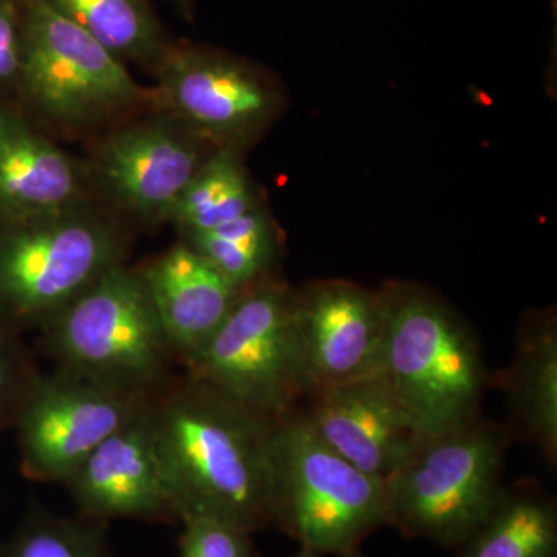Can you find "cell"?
Returning <instances> with one entry per match:
<instances>
[{
  "mask_svg": "<svg viewBox=\"0 0 557 557\" xmlns=\"http://www.w3.org/2000/svg\"><path fill=\"white\" fill-rule=\"evenodd\" d=\"M149 413L175 518L273 525L274 423L188 375L156 392Z\"/></svg>",
  "mask_w": 557,
  "mask_h": 557,
  "instance_id": "6da1fadb",
  "label": "cell"
},
{
  "mask_svg": "<svg viewBox=\"0 0 557 557\" xmlns=\"http://www.w3.org/2000/svg\"><path fill=\"white\" fill-rule=\"evenodd\" d=\"M381 295V373L418 434H442L480 417L490 375L467 322L421 285L392 282Z\"/></svg>",
  "mask_w": 557,
  "mask_h": 557,
  "instance_id": "7a4b0ae2",
  "label": "cell"
},
{
  "mask_svg": "<svg viewBox=\"0 0 557 557\" xmlns=\"http://www.w3.org/2000/svg\"><path fill=\"white\" fill-rule=\"evenodd\" d=\"M507 424L482 416L421 435L384 482L387 525L456 549L490 515L505 487Z\"/></svg>",
  "mask_w": 557,
  "mask_h": 557,
  "instance_id": "3957f363",
  "label": "cell"
},
{
  "mask_svg": "<svg viewBox=\"0 0 557 557\" xmlns=\"http://www.w3.org/2000/svg\"><path fill=\"white\" fill-rule=\"evenodd\" d=\"M58 369L152 397L170 381L175 357L141 271L123 262L106 271L46 325Z\"/></svg>",
  "mask_w": 557,
  "mask_h": 557,
  "instance_id": "277c9868",
  "label": "cell"
},
{
  "mask_svg": "<svg viewBox=\"0 0 557 557\" xmlns=\"http://www.w3.org/2000/svg\"><path fill=\"white\" fill-rule=\"evenodd\" d=\"M185 375L271 423L306 398L296 292L269 276L242 289L203 346L183 361Z\"/></svg>",
  "mask_w": 557,
  "mask_h": 557,
  "instance_id": "5b68a950",
  "label": "cell"
},
{
  "mask_svg": "<svg viewBox=\"0 0 557 557\" xmlns=\"http://www.w3.org/2000/svg\"><path fill=\"white\" fill-rule=\"evenodd\" d=\"M273 458V525L300 547L344 557L387 525L383 480L330 449L300 408L274 423Z\"/></svg>",
  "mask_w": 557,
  "mask_h": 557,
  "instance_id": "8992f818",
  "label": "cell"
},
{
  "mask_svg": "<svg viewBox=\"0 0 557 557\" xmlns=\"http://www.w3.org/2000/svg\"><path fill=\"white\" fill-rule=\"evenodd\" d=\"M123 240L89 212L2 223L0 324L11 330L46 325L112 267L123 262Z\"/></svg>",
  "mask_w": 557,
  "mask_h": 557,
  "instance_id": "52a82bcc",
  "label": "cell"
},
{
  "mask_svg": "<svg viewBox=\"0 0 557 557\" xmlns=\"http://www.w3.org/2000/svg\"><path fill=\"white\" fill-rule=\"evenodd\" d=\"M22 33L20 81L49 119L83 126L156 100L120 58L44 0H24Z\"/></svg>",
  "mask_w": 557,
  "mask_h": 557,
  "instance_id": "ba28073f",
  "label": "cell"
},
{
  "mask_svg": "<svg viewBox=\"0 0 557 557\" xmlns=\"http://www.w3.org/2000/svg\"><path fill=\"white\" fill-rule=\"evenodd\" d=\"M149 399L61 369L40 373L14 424L22 474L33 482L64 483Z\"/></svg>",
  "mask_w": 557,
  "mask_h": 557,
  "instance_id": "9c48e42d",
  "label": "cell"
},
{
  "mask_svg": "<svg viewBox=\"0 0 557 557\" xmlns=\"http://www.w3.org/2000/svg\"><path fill=\"white\" fill-rule=\"evenodd\" d=\"M156 69V100L186 129L222 148L247 145L278 110L277 91L265 76L225 51L170 44Z\"/></svg>",
  "mask_w": 557,
  "mask_h": 557,
  "instance_id": "30bf717a",
  "label": "cell"
},
{
  "mask_svg": "<svg viewBox=\"0 0 557 557\" xmlns=\"http://www.w3.org/2000/svg\"><path fill=\"white\" fill-rule=\"evenodd\" d=\"M306 401L321 388L383 370L384 306L381 289L348 281H319L296 292Z\"/></svg>",
  "mask_w": 557,
  "mask_h": 557,
  "instance_id": "8fae6325",
  "label": "cell"
},
{
  "mask_svg": "<svg viewBox=\"0 0 557 557\" xmlns=\"http://www.w3.org/2000/svg\"><path fill=\"white\" fill-rule=\"evenodd\" d=\"M300 409L330 449L384 480L421 437L383 373L314 392Z\"/></svg>",
  "mask_w": 557,
  "mask_h": 557,
  "instance_id": "7c38bea8",
  "label": "cell"
},
{
  "mask_svg": "<svg viewBox=\"0 0 557 557\" xmlns=\"http://www.w3.org/2000/svg\"><path fill=\"white\" fill-rule=\"evenodd\" d=\"M84 518L177 519L164 479L149 401L65 480Z\"/></svg>",
  "mask_w": 557,
  "mask_h": 557,
  "instance_id": "4fadbf2b",
  "label": "cell"
},
{
  "mask_svg": "<svg viewBox=\"0 0 557 557\" xmlns=\"http://www.w3.org/2000/svg\"><path fill=\"white\" fill-rule=\"evenodd\" d=\"M203 161L188 135L150 121L127 127L106 143L100 174L113 197L135 214L170 219Z\"/></svg>",
  "mask_w": 557,
  "mask_h": 557,
  "instance_id": "5bb4252c",
  "label": "cell"
},
{
  "mask_svg": "<svg viewBox=\"0 0 557 557\" xmlns=\"http://www.w3.org/2000/svg\"><path fill=\"white\" fill-rule=\"evenodd\" d=\"M141 276L182 362L207 343L242 293L186 242L149 263Z\"/></svg>",
  "mask_w": 557,
  "mask_h": 557,
  "instance_id": "9a60e30c",
  "label": "cell"
},
{
  "mask_svg": "<svg viewBox=\"0 0 557 557\" xmlns=\"http://www.w3.org/2000/svg\"><path fill=\"white\" fill-rule=\"evenodd\" d=\"M512 438L536 448L557 465V319L534 311L520 321L515 358L500 376Z\"/></svg>",
  "mask_w": 557,
  "mask_h": 557,
  "instance_id": "2e32d148",
  "label": "cell"
},
{
  "mask_svg": "<svg viewBox=\"0 0 557 557\" xmlns=\"http://www.w3.org/2000/svg\"><path fill=\"white\" fill-rule=\"evenodd\" d=\"M78 168L24 121L3 113L0 124V222L46 218L75 207Z\"/></svg>",
  "mask_w": 557,
  "mask_h": 557,
  "instance_id": "e0dca14e",
  "label": "cell"
},
{
  "mask_svg": "<svg viewBox=\"0 0 557 557\" xmlns=\"http://www.w3.org/2000/svg\"><path fill=\"white\" fill-rule=\"evenodd\" d=\"M456 557H557V500L539 480L505 485Z\"/></svg>",
  "mask_w": 557,
  "mask_h": 557,
  "instance_id": "ac0fdd59",
  "label": "cell"
},
{
  "mask_svg": "<svg viewBox=\"0 0 557 557\" xmlns=\"http://www.w3.org/2000/svg\"><path fill=\"white\" fill-rule=\"evenodd\" d=\"M121 61L153 64L170 46L149 0H44Z\"/></svg>",
  "mask_w": 557,
  "mask_h": 557,
  "instance_id": "d6986e66",
  "label": "cell"
},
{
  "mask_svg": "<svg viewBox=\"0 0 557 557\" xmlns=\"http://www.w3.org/2000/svg\"><path fill=\"white\" fill-rule=\"evenodd\" d=\"M256 208L237 149L220 148L205 160L171 212L186 236L218 228Z\"/></svg>",
  "mask_w": 557,
  "mask_h": 557,
  "instance_id": "ffe728a7",
  "label": "cell"
},
{
  "mask_svg": "<svg viewBox=\"0 0 557 557\" xmlns=\"http://www.w3.org/2000/svg\"><path fill=\"white\" fill-rule=\"evenodd\" d=\"M186 244L237 288L273 276L277 236L269 215L258 207L218 228L186 236Z\"/></svg>",
  "mask_w": 557,
  "mask_h": 557,
  "instance_id": "44dd1931",
  "label": "cell"
},
{
  "mask_svg": "<svg viewBox=\"0 0 557 557\" xmlns=\"http://www.w3.org/2000/svg\"><path fill=\"white\" fill-rule=\"evenodd\" d=\"M9 557H113L100 520L40 512L14 541Z\"/></svg>",
  "mask_w": 557,
  "mask_h": 557,
  "instance_id": "7402d4cb",
  "label": "cell"
},
{
  "mask_svg": "<svg viewBox=\"0 0 557 557\" xmlns=\"http://www.w3.org/2000/svg\"><path fill=\"white\" fill-rule=\"evenodd\" d=\"M39 375L14 330L0 324V431L14 428Z\"/></svg>",
  "mask_w": 557,
  "mask_h": 557,
  "instance_id": "603a6c76",
  "label": "cell"
},
{
  "mask_svg": "<svg viewBox=\"0 0 557 557\" xmlns=\"http://www.w3.org/2000/svg\"><path fill=\"white\" fill-rule=\"evenodd\" d=\"M180 557H255L251 534L207 518L183 519Z\"/></svg>",
  "mask_w": 557,
  "mask_h": 557,
  "instance_id": "cb8c5ba5",
  "label": "cell"
},
{
  "mask_svg": "<svg viewBox=\"0 0 557 557\" xmlns=\"http://www.w3.org/2000/svg\"><path fill=\"white\" fill-rule=\"evenodd\" d=\"M24 0H0V86L20 79L24 50Z\"/></svg>",
  "mask_w": 557,
  "mask_h": 557,
  "instance_id": "d4e9b609",
  "label": "cell"
},
{
  "mask_svg": "<svg viewBox=\"0 0 557 557\" xmlns=\"http://www.w3.org/2000/svg\"><path fill=\"white\" fill-rule=\"evenodd\" d=\"M174 5L178 7V10L185 14L186 17L193 16V2L194 0H171Z\"/></svg>",
  "mask_w": 557,
  "mask_h": 557,
  "instance_id": "484cf974",
  "label": "cell"
},
{
  "mask_svg": "<svg viewBox=\"0 0 557 557\" xmlns=\"http://www.w3.org/2000/svg\"><path fill=\"white\" fill-rule=\"evenodd\" d=\"M293 557H322L321 555H318L317 552H313L311 548L307 547H300L298 555Z\"/></svg>",
  "mask_w": 557,
  "mask_h": 557,
  "instance_id": "4316f807",
  "label": "cell"
},
{
  "mask_svg": "<svg viewBox=\"0 0 557 557\" xmlns=\"http://www.w3.org/2000/svg\"><path fill=\"white\" fill-rule=\"evenodd\" d=\"M344 557H364L359 553V549L357 552L350 553V555L344 556Z\"/></svg>",
  "mask_w": 557,
  "mask_h": 557,
  "instance_id": "83f0119b",
  "label": "cell"
},
{
  "mask_svg": "<svg viewBox=\"0 0 557 557\" xmlns=\"http://www.w3.org/2000/svg\"><path fill=\"white\" fill-rule=\"evenodd\" d=\"M3 113H5V112H3V110H2V109H0V124H2Z\"/></svg>",
  "mask_w": 557,
  "mask_h": 557,
  "instance_id": "f1b7e54d",
  "label": "cell"
}]
</instances>
